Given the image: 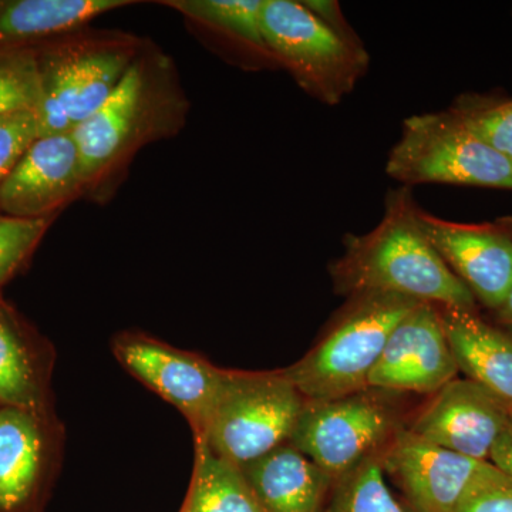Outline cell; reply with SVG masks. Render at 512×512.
<instances>
[{"mask_svg": "<svg viewBox=\"0 0 512 512\" xmlns=\"http://www.w3.org/2000/svg\"><path fill=\"white\" fill-rule=\"evenodd\" d=\"M86 197L83 165L72 133L40 136L0 185V212L19 220H56Z\"/></svg>", "mask_w": 512, "mask_h": 512, "instance_id": "obj_12", "label": "cell"}, {"mask_svg": "<svg viewBox=\"0 0 512 512\" xmlns=\"http://www.w3.org/2000/svg\"><path fill=\"white\" fill-rule=\"evenodd\" d=\"M390 392L365 389L328 400H306L289 443L333 481L379 456L402 430Z\"/></svg>", "mask_w": 512, "mask_h": 512, "instance_id": "obj_8", "label": "cell"}, {"mask_svg": "<svg viewBox=\"0 0 512 512\" xmlns=\"http://www.w3.org/2000/svg\"><path fill=\"white\" fill-rule=\"evenodd\" d=\"M131 5L130 0H0V47L35 49Z\"/></svg>", "mask_w": 512, "mask_h": 512, "instance_id": "obj_20", "label": "cell"}, {"mask_svg": "<svg viewBox=\"0 0 512 512\" xmlns=\"http://www.w3.org/2000/svg\"><path fill=\"white\" fill-rule=\"evenodd\" d=\"M37 137L36 110L16 111L0 117V185Z\"/></svg>", "mask_w": 512, "mask_h": 512, "instance_id": "obj_27", "label": "cell"}, {"mask_svg": "<svg viewBox=\"0 0 512 512\" xmlns=\"http://www.w3.org/2000/svg\"><path fill=\"white\" fill-rule=\"evenodd\" d=\"M262 29L276 67L320 103L338 106L365 76V46L343 39L303 2L264 0Z\"/></svg>", "mask_w": 512, "mask_h": 512, "instance_id": "obj_6", "label": "cell"}, {"mask_svg": "<svg viewBox=\"0 0 512 512\" xmlns=\"http://www.w3.org/2000/svg\"><path fill=\"white\" fill-rule=\"evenodd\" d=\"M111 348L117 362L131 376L183 414L194 439L204 436L227 369L136 330L121 332Z\"/></svg>", "mask_w": 512, "mask_h": 512, "instance_id": "obj_9", "label": "cell"}, {"mask_svg": "<svg viewBox=\"0 0 512 512\" xmlns=\"http://www.w3.org/2000/svg\"><path fill=\"white\" fill-rule=\"evenodd\" d=\"M437 308L458 372L512 409V330L487 322L478 311Z\"/></svg>", "mask_w": 512, "mask_h": 512, "instance_id": "obj_19", "label": "cell"}, {"mask_svg": "<svg viewBox=\"0 0 512 512\" xmlns=\"http://www.w3.org/2000/svg\"><path fill=\"white\" fill-rule=\"evenodd\" d=\"M410 187L390 191L382 221L363 235H349L330 268L342 295L392 293L447 308L478 311L477 301L434 249L420 224Z\"/></svg>", "mask_w": 512, "mask_h": 512, "instance_id": "obj_1", "label": "cell"}, {"mask_svg": "<svg viewBox=\"0 0 512 512\" xmlns=\"http://www.w3.org/2000/svg\"><path fill=\"white\" fill-rule=\"evenodd\" d=\"M306 399L282 370H228L201 440L239 468L289 443Z\"/></svg>", "mask_w": 512, "mask_h": 512, "instance_id": "obj_5", "label": "cell"}, {"mask_svg": "<svg viewBox=\"0 0 512 512\" xmlns=\"http://www.w3.org/2000/svg\"><path fill=\"white\" fill-rule=\"evenodd\" d=\"M511 412L481 384L456 377L431 396L409 430L431 444L490 463Z\"/></svg>", "mask_w": 512, "mask_h": 512, "instance_id": "obj_14", "label": "cell"}, {"mask_svg": "<svg viewBox=\"0 0 512 512\" xmlns=\"http://www.w3.org/2000/svg\"><path fill=\"white\" fill-rule=\"evenodd\" d=\"M52 349L0 296V407L53 412Z\"/></svg>", "mask_w": 512, "mask_h": 512, "instance_id": "obj_17", "label": "cell"}, {"mask_svg": "<svg viewBox=\"0 0 512 512\" xmlns=\"http://www.w3.org/2000/svg\"><path fill=\"white\" fill-rule=\"evenodd\" d=\"M490 463L512 478V412L507 426L491 451Z\"/></svg>", "mask_w": 512, "mask_h": 512, "instance_id": "obj_28", "label": "cell"}, {"mask_svg": "<svg viewBox=\"0 0 512 512\" xmlns=\"http://www.w3.org/2000/svg\"><path fill=\"white\" fill-rule=\"evenodd\" d=\"M55 413L0 407V512H36L59 464Z\"/></svg>", "mask_w": 512, "mask_h": 512, "instance_id": "obj_11", "label": "cell"}, {"mask_svg": "<svg viewBox=\"0 0 512 512\" xmlns=\"http://www.w3.org/2000/svg\"><path fill=\"white\" fill-rule=\"evenodd\" d=\"M53 221L19 220L0 212V286L28 264Z\"/></svg>", "mask_w": 512, "mask_h": 512, "instance_id": "obj_25", "label": "cell"}, {"mask_svg": "<svg viewBox=\"0 0 512 512\" xmlns=\"http://www.w3.org/2000/svg\"><path fill=\"white\" fill-rule=\"evenodd\" d=\"M458 373L439 308L421 302L390 333L367 386L433 396Z\"/></svg>", "mask_w": 512, "mask_h": 512, "instance_id": "obj_13", "label": "cell"}, {"mask_svg": "<svg viewBox=\"0 0 512 512\" xmlns=\"http://www.w3.org/2000/svg\"><path fill=\"white\" fill-rule=\"evenodd\" d=\"M185 110L174 64L144 43L109 99L72 131L82 160L86 197H100L141 147L180 130Z\"/></svg>", "mask_w": 512, "mask_h": 512, "instance_id": "obj_2", "label": "cell"}, {"mask_svg": "<svg viewBox=\"0 0 512 512\" xmlns=\"http://www.w3.org/2000/svg\"><path fill=\"white\" fill-rule=\"evenodd\" d=\"M419 303L392 293L353 296L318 345L282 372L306 400L369 389L370 373L390 333Z\"/></svg>", "mask_w": 512, "mask_h": 512, "instance_id": "obj_4", "label": "cell"}, {"mask_svg": "<svg viewBox=\"0 0 512 512\" xmlns=\"http://www.w3.org/2000/svg\"><path fill=\"white\" fill-rule=\"evenodd\" d=\"M512 228V217H507ZM495 320L498 325L503 326L505 329L512 330V285L510 291L507 293V298L503 302V305L494 312Z\"/></svg>", "mask_w": 512, "mask_h": 512, "instance_id": "obj_29", "label": "cell"}, {"mask_svg": "<svg viewBox=\"0 0 512 512\" xmlns=\"http://www.w3.org/2000/svg\"><path fill=\"white\" fill-rule=\"evenodd\" d=\"M144 40L120 30L82 29L35 47L39 137L72 133L109 99Z\"/></svg>", "mask_w": 512, "mask_h": 512, "instance_id": "obj_3", "label": "cell"}, {"mask_svg": "<svg viewBox=\"0 0 512 512\" xmlns=\"http://www.w3.org/2000/svg\"><path fill=\"white\" fill-rule=\"evenodd\" d=\"M386 173L403 187L450 184L512 191V160L474 136L448 110L406 119Z\"/></svg>", "mask_w": 512, "mask_h": 512, "instance_id": "obj_7", "label": "cell"}, {"mask_svg": "<svg viewBox=\"0 0 512 512\" xmlns=\"http://www.w3.org/2000/svg\"><path fill=\"white\" fill-rule=\"evenodd\" d=\"M39 100L35 49L0 47V117L37 110Z\"/></svg>", "mask_w": 512, "mask_h": 512, "instance_id": "obj_24", "label": "cell"}, {"mask_svg": "<svg viewBox=\"0 0 512 512\" xmlns=\"http://www.w3.org/2000/svg\"><path fill=\"white\" fill-rule=\"evenodd\" d=\"M380 456L336 481L325 512H406L387 487Z\"/></svg>", "mask_w": 512, "mask_h": 512, "instance_id": "obj_22", "label": "cell"}, {"mask_svg": "<svg viewBox=\"0 0 512 512\" xmlns=\"http://www.w3.org/2000/svg\"><path fill=\"white\" fill-rule=\"evenodd\" d=\"M456 512H512V478L484 463L468 484Z\"/></svg>", "mask_w": 512, "mask_h": 512, "instance_id": "obj_26", "label": "cell"}, {"mask_svg": "<svg viewBox=\"0 0 512 512\" xmlns=\"http://www.w3.org/2000/svg\"><path fill=\"white\" fill-rule=\"evenodd\" d=\"M264 512H325L335 481L291 443L241 468Z\"/></svg>", "mask_w": 512, "mask_h": 512, "instance_id": "obj_18", "label": "cell"}, {"mask_svg": "<svg viewBox=\"0 0 512 512\" xmlns=\"http://www.w3.org/2000/svg\"><path fill=\"white\" fill-rule=\"evenodd\" d=\"M194 468L180 512H264L241 468L194 440Z\"/></svg>", "mask_w": 512, "mask_h": 512, "instance_id": "obj_21", "label": "cell"}, {"mask_svg": "<svg viewBox=\"0 0 512 512\" xmlns=\"http://www.w3.org/2000/svg\"><path fill=\"white\" fill-rule=\"evenodd\" d=\"M447 110L484 144L512 160V99L467 93Z\"/></svg>", "mask_w": 512, "mask_h": 512, "instance_id": "obj_23", "label": "cell"}, {"mask_svg": "<svg viewBox=\"0 0 512 512\" xmlns=\"http://www.w3.org/2000/svg\"><path fill=\"white\" fill-rule=\"evenodd\" d=\"M419 218L430 244L477 303L497 311L512 285V228L508 218L460 224L421 208Z\"/></svg>", "mask_w": 512, "mask_h": 512, "instance_id": "obj_10", "label": "cell"}, {"mask_svg": "<svg viewBox=\"0 0 512 512\" xmlns=\"http://www.w3.org/2000/svg\"><path fill=\"white\" fill-rule=\"evenodd\" d=\"M160 5L180 13L191 28L238 66L275 69L262 29L264 0H167Z\"/></svg>", "mask_w": 512, "mask_h": 512, "instance_id": "obj_16", "label": "cell"}, {"mask_svg": "<svg viewBox=\"0 0 512 512\" xmlns=\"http://www.w3.org/2000/svg\"><path fill=\"white\" fill-rule=\"evenodd\" d=\"M380 457L384 476L402 491L413 512H456L468 484L487 463L431 444L406 427Z\"/></svg>", "mask_w": 512, "mask_h": 512, "instance_id": "obj_15", "label": "cell"}]
</instances>
